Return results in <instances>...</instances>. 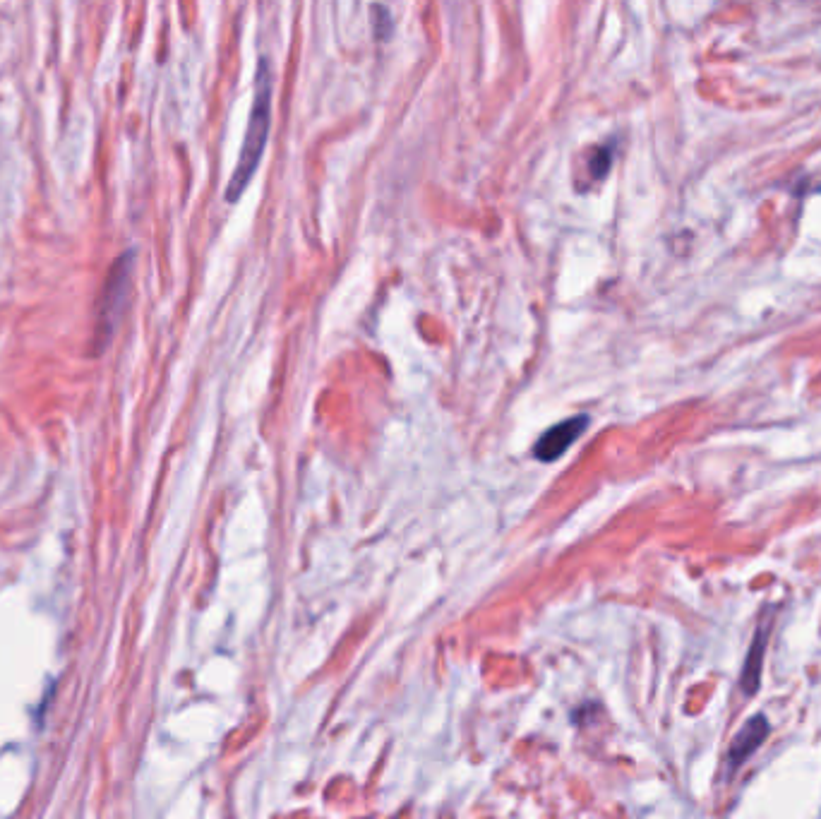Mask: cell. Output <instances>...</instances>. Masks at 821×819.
Returning <instances> with one entry per match:
<instances>
[{
  "mask_svg": "<svg viewBox=\"0 0 821 819\" xmlns=\"http://www.w3.org/2000/svg\"><path fill=\"white\" fill-rule=\"evenodd\" d=\"M586 428H589V416H574L567 418V421H560L557 426L545 430L541 438H538L536 447H533V454H536V459H541V462H555V459H560L562 454L577 442V438Z\"/></svg>",
  "mask_w": 821,
  "mask_h": 819,
  "instance_id": "3",
  "label": "cell"
},
{
  "mask_svg": "<svg viewBox=\"0 0 821 819\" xmlns=\"http://www.w3.org/2000/svg\"><path fill=\"white\" fill-rule=\"evenodd\" d=\"M269 123H272V70H269V61H262L255 75V99L253 109H250L248 130H245V140L241 147V157H238L236 171H233L229 188H226V200L236 202L243 195L253 181L257 166H260L262 152L267 147L269 137Z\"/></svg>",
  "mask_w": 821,
  "mask_h": 819,
  "instance_id": "1",
  "label": "cell"
},
{
  "mask_svg": "<svg viewBox=\"0 0 821 819\" xmlns=\"http://www.w3.org/2000/svg\"><path fill=\"white\" fill-rule=\"evenodd\" d=\"M133 253H125L116 265L111 267L109 279H106L104 286V296H101L99 303V320H97V346L104 349L109 337L116 330L118 320H121L125 298H128L130 289V274H133V267H130V260H133Z\"/></svg>",
  "mask_w": 821,
  "mask_h": 819,
  "instance_id": "2",
  "label": "cell"
},
{
  "mask_svg": "<svg viewBox=\"0 0 821 819\" xmlns=\"http://www.w3.org/2000/svg\"><path fill=\"white\" fill-rule=\"evenodd\" d=\"M769 733H771V723L764 714H754L752 719H749L745 726L737 731L733 743H730V750H728V776H733L735 771L740 769L742 764H745L747 759L766 743Z\"/></svg>",
  "mask_w": 821,
  "mask_h": 819,
  "instance_id": "4",
  "label": "cell"
},
{
  "mask_svg": "<svg viewBox=\"0 0 821 819\" xmlns=\"http://www.w3.org/2000/svg\"><path fill=\"white\" fill-rule=\"evenodd\" d=\"M766 635H769V627L761 625L757 630V635L752 639V647L747 651L745 666H742L740 675V685L745 695H754L759 690L761 683V663H764V651H766Z\"/></svg>",
  "mask_w": 821,
  "mask_h": 819,
  "instance_id": "5",
  "label": "cell"
},
{
  "mask_svg": "<svg viewBox=\"0 0 821 819\" xmlns=\"http://www.w3.org/2000/svg\"><path fill=\"white\" fill-rule=\"evenodd\" d=\"M610 161H613V149L610 147H598L596 152L591 154L589 159V173L593 178L605 176V171L610 169Z\"/></svg>",
  "mask_w": 821,
  "mask_h": 819,
  "instance_id": "6",
  "label": "cell"
}]
</instances>
